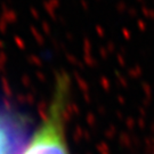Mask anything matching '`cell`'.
<instances>
[{
  "instance_id": "cell-2",
  "label": "cell",
  "mask_w": 154,
  "mask_h": 154,
  "mask_svg": "<svg viewBox=\"0 0 154 154\" xmlns=\"http://www.w3.org/2000/svg\"><path fill=\"white\" fill-rule=\"evenodd\" d=\"M26 121L17 112L0 105V154H20L26 140Z\"/></svg>"
},
{
  "instance_id": "cell-1",
  "label": "cell",
  "mask_w": 154,
  "mask_h": 154,
  "mask_svg": "<svg viewBox=\"0 0 154 154\" xmlns=\"http://www.w3.org/2000/svg\"><path fill=\"white\" fill-rule=\"evenodd\" d=\"M67 97L69 83L61 78L44 120L20 154H70L65 129Z\"/></svg>"
}]
</instances>
